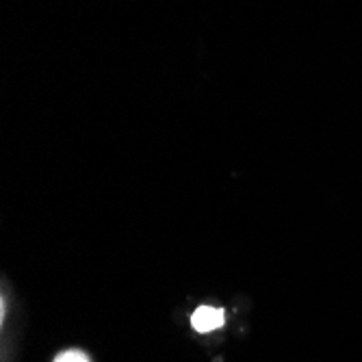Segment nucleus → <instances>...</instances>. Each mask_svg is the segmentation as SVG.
<instances>
[{"instance_id":"1","label":"nucleus","mask_w":362,"mask_h":362,"mask_svg":"<svg viewBox=\"0 0 362 362\" xmlns=\"http://www.w3.org/2000/svg\"><path fill=\"white\" fill-rule=\"evenodd\" d=\"M226 315L221 308H213V306H200L195 308V313L191 315V325L195 332H213L217 327H221L226 321Z\"/></svg>"},{"instance_id":"2","label":"nucleus","mask_w":362,"mask_h":362,"mask_svg":"<svg viewBox=\"0 0 362 362\" xmlns=\"http://www.w3.org/2000/svg\"><path fill=\"white\" fill-rule=\"evenodd\" d=\"M52 362H91V360L81 349H68V351H61Z\"/></svg>"}]
</instances>
